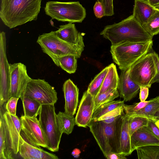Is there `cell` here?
I'll use <instances>...</instances> for the list:
<instances>
[{"label":"cell","instance_id":"cell-3","mask_svg":"<svg viewBox=\"0 0 159 159\" xmlns=\"http://www.w3.org/2000/svg\"><path fill=\"white\" fill-rule=\"evenodd\" d=\"M124 114L111 123L92 119L88 126L105 157L110 152L120 153V136Z\"/></svg>","mask_w":159,"mask_h":159},{"label":"cell","instance_id":"cell-18","mask_svg":"<svg viewBox=\"0 0 159 159\" xmlns=\"http://www.w3.org/2000/svg\"><path fill=\"white\" fill-rule=\"evenodd\" d=\"M130 142L132 152L138 148L143 146H159V139L147 126L135 131L130 136Z\"/></svg>","mask_w":159,"mask_h":159},{"label":"cell","instance_id":"cell-17","mask_svg":"<svg viewBox=\"0 0 159 159\" xmlns=\"http://www.w3.org/2000/svg\"><path fill=\"white\" fill-rule=\"evenodd\" d=\"M65 100V112L71 116L75 114L79 101V89L70 79L66 80L63 86Z\"/></svg>","mask_w":159,"mask_h":159},{"label":"cell","instance_id":"cell-47","mask_svg":"<svg viewBox=\"0 0 159 159\" xmlns=\"http://www.w3.org/2000/svg\"><path fill=\"white\" fill-rule=\"evenodd\" d=\"M155 123V124H156V125H157V126L159 128V121H157Z\"/></svg>","mask_w":159,"mask_h":159},{"label":"cell","instance_id":"cell-46","mask_svg":"<svg viewBox=\"0 0 159 159\" xmlns=\"http://www.w3.org/2000/svg\"><path fill=\"white\" fill-rule=\"evenodd\" d=\"M154 7L157 10H159V4Z\"/></svg>","mask_w":159,"mask_h":159},{"label":"cell","instance_id":"cell-31","mask_svg":"<svg viewBox=\"0 0 159 159\" xmlns=\"http://www.w3.org/2000/svg\"><path fill=\"white\" fill-rule=\"evenodd\" d=\"M142 26L145 31L153 37L159 34V10H157L148 22Z\"/></svg>","mask_w":159,"mask_h":159},{"label":"cell","instance_id":"cell-25","mask_svg":"<svg viewBox=\"0 0 159 159\" xmlns=\"http://www.w3.org/2000/svg\"><path fill=\"white\" fill-rule=\"evenodd\" d=\"M124 102V100H113L101 105L94 111L92 119L97 120L102 115L114 109L124 107L125 105Z\"/></svg>","mask_w":159,"mask_h":159},{"label":"cell","instance_id":"cell-1","mask_svg":"<svg viewBox=\"0 0 159 159\" xmlns=\"http://www.w3.org/2000/svg\"><path fill=\"white\" fill-rule=\"evenodd\" d=\"M42 0H1L0 17L10 29L35 20Z\"/></svg>","mask_w":159,"mask_h":159},{"label":"cell","instance_id":"cell-22","mask_svg":"<svg viewBox=\"0 0 159 159\" xmlns=\"http://www.w3.org/2000/svg\"><path fill=\"white\" fill-rule=\"evenodd\" d=\"M108 66V71L98 93H104L111 89H117L119 77L116 66L113 63Z\"/></svg>","mask_w":159,"mask_h":159},{"label":"cell","instance_id":"cell-33","mask_svg":"<svg viewBox=\"0 0 159 159\" xmlns=\"http://www.w3.org/2000/svg\"><path fill=\"white\" fill-rule=\"evenodd\" d=\"M131 117L129 125L130 136L137 130L147 126L149 120L147 118L143 117Z\"/></svg>","mask_w":159,"mask_h":159},{"label":"cell","instance_id":"cell-40","mask_svg":"<svg viewBox=\"0 0 159 159\" xmlns=\"http://www.w3.org/2000/svg\"><path fill=\"white\" fill-rule=\"evenodd\" d=\"M149 94V88L147 87H141L140 89L139 99L141 102L145 101Z\"/></svg>","mask_w":159,"mask_h":159},{"label":"cell","instance_id":"cell-21","mask_svg":"<svg viewBox=\"0 0 159 159\" xmlns=\"http://www.w3.org/2000/svg\"><path fill=\"white\" fill-rule=\"evenodd\" d=\"M131 117L125 113L123 115L120 136V154L125 156L130 155L131 150L130 133Z\"/></svg>","mask_w":159,"mask_h":159},{"label":"cell","instance_id":"cell-16","mask_svg":"<svg viewBox=\"0 0 159 159\" xmlns=\"http://www.w3.org/2000/svg\"><path fill=\"white\" fill-rule=\"evenodd\" d=\"M140 87L130 78L129 69L121 70L117 89L119 96L125 101H130L138 93Z\"/></svg>","mask_w":159,"mask_h":159},{"label":"cell","instance_id":"cell-30","mask_svg":"<svg viewBox=\"0 0 159 159\" xmlns=\"http://www.w3.org/2000/svg\"><path fill=\"white\" fill-rule=\"evenodd\" d=\"M119 96V93L117 89H111L104 93H98L94 98V111L101 105L108 102L113 101Z\"/></svg>","mask_w":159,"mask_h":159},{"label":"cell","instance_id":"cell-9","mask_svg":"<svg viewBox=\"0 0 159 159\" xmlns=\"http://www.w3.org/2000/svg\"><path fill=\"white\" fill-rule=\"evenodd\" d=\"M0 115V120L4 129L8 158L12 159L13 155L19 152L21 122L17 116L11 115L7 111Z\"/></svg>","mask_w":159,"mask_h":159},{"label":"cell","instance_id":"cell-19","mask_svg":"<svg viewBox=\"0 0 159 159\" xmlns=\"http://www.w3.org/2000/svg\"><path fill=\"white\" fill-rule=\"evenodd\" d=\"M55 33L57 36L63 41L84 49L83 35L78 31L74 24L69 23L60 25Z\"/></svg>","mask_w":159,"mask_h":159},{"label":"cell","instance_id":"cell-20","mask_svg":"<svg viewBox=\"0 0 159 159\" xmlns=\"http://www.w3.org/2000/svg\"><path fill=\"white\" fill-rule=\"evenodd\" d=\"M146 0H134L133 15L142 26L147 23L157 11Z\"/></svg>","mask_w":159,"mask_h":159},{"label":"cell","instance_id":"cell-12","mask_svg":"<svg viewBox=\"0 0 159 159\" xmlns=\"http://www.w3.org/2000/svg\"><path fill=\"white\" fill-rule=\"evenodd\" d=\"M10 84L9 98H20L26 86L31 80L28 75L26 67L20 63L10 64Z\"/></svg>","mask_w":159,"mask_h":159},{"label":"cell","instance_id":"cell-2","mask_svg":"<svg viewBox=\"0 0 159 159\" xmlns=\"http://www.w3.org/2000/svg\"><path fill=\"white\" fill-rule=\"evenodd\" d=\"M100 34L114 45L126 42H139L152 40L133 15L118 23L106 26Z\"/></svg>","mask_w":159,"mask_h":159},{"label":"cell","instance_id":"cell-5","mask_svg":"<svg viewBox=\"0 0 159 159\" xmlns=\"http://www.w3.org/2000/svg\"><path fill=\"white\" fill-rule=\"evenodd\" d=\"M37 42L40 46L43 52L49 56L58 66L59 57L73 55L79 58L84 50L61 40L57 36L55 31H52L40 35Z\"/></svg>","mask_w":159,"mask_h":159},{"label":"cell","instance_id":"cell-27","mask_svg":"<svg viewBox=\"0 0 159 159\" xmlns=\"http://www.w3.org/2000/svg\"><path fill=\"white\" fill-rule=\"evenodd\" d=\"M159 108V96L151 99L146 106L130 116H141L149 119L155 114Z\"/></svg>","mask_w":159,"mask_h":159},{"label":"cell","instance_id":"cell-39","mask_svg":"<svg viewBox=\"0 0 159 159\" xmlns=\"http://www.w3.org/2000/svg\"><path fill=\"white\" fill-rule=\"evenodd\" d=\"M147 126L159 139V128L156 125L155 122L152 120L149 119Z\"/></svg>","mask_w":159,"mask_h":159},{"label":"cell","instance_id":"cell-37","mask_svg":"<svg viewBox=\"0 0 159 159\" xmlns=\"http://www.w3.org/2000/svg\"><path fill=\"white\" fill-rule=\"evenodd\" d=\"M102 3L104 7L105 16L114 15L113 0H102Z\"/></svg>","mask_w":159,"mask_h":159},{"label":"cell","instance_id":"cell-28","mask_svg":"<svg viewBox=\"0 0 159 159\" xmlns=\"http://www.w3.org/2000/svg\"><path fill=\"white\" fill-rule=\"evenodd\" d=\"M77 59L73 55L60 57L58 59L59 66L69 74L74 73L77 69Z\"/></svg>","mask_w":159,"mask_h":159},{"label":"cell","instance_id":"cell-45","mask_svg":"<svg viewBox=\"0 0 159 159\" xmlns=\"http://www.w3.org/2000/svg\"><path fill=\"white\" fill-rule=\"evenodd\" d=\"M152 6L154 7L159 4V0H147Z\"/></svg>","mask_w":159,"mask_h":159},{"label":"cell","instance_id":"cell-15","mask_svg":"<svg viewBox=\"0 0 159 159\" xmlns=\"http://www.w3.org/2000/svg\"><path fill=\"white\" fill-rule=\"evenodd\" d=\"M94 97L87 91L83 93L75 117L76 125L86 128L90 122L94 111Z\"/></svg>","mask_w":159,"mask_h":159},{"label":"cell","instance_id":"cell-14","mask_svg":"<svg viewBox=\"0 0 159 159\" xmlns=\"http://www.w3.org/2000/svg\"><path fill=\"white\" fill-rule=\"evenodd\" d=\"M20 156L25 159H58L55 154L48 152L40 146L31 142L21 132L20 133L19 147Z\"/></svg>","mask_w":159,"mask_h":159},{"label":"cell","instance_id":"cell-7","mask_svg":"<svg viewBox=\"0 0 159 159\" xmlns=\"http://www.w3.org/2000/svg\"><path fill=\"white\" fill-rule=\"evenodd\" d=\"M54 104L42 105L39 120L48 143L47 149L53 152L59 149L62 133L57 121Z\"/></svg>","mask_w":159,"mask_h":159},{"label":"cell","instance_id":"cell-34","mask_svg":"<svg viewBox=\"0 0 159 159\" xmlns=\"http://www.w3.org/2000/svg\"><path fill=\"white\" fill-rule=\"evenodd\" d=\"M150 101L151 100L148 101L140 102L132 105L125 104L124 107V111L126 115L131 116L146 106Z\"/></svg>","mask_w":159,"mask_h":159},{"label":"cell","instance_id":"cell-32","mask_svg":"<svg viewBox=\"0 0 159 159\" xmlns=\"http://www.w3.org/2000/svg\"><path fill=\"white\" fill-rule=\"evenodd\" d=\"M124 107L117 108L95 120L102 121L106 123H111L118 119L124 112Z\"/></svg>","mask_w":159,"mask_h":159},{"label":"cell","instance_id":"cell-4","mask_svg":"<svg viewBox=\"0 0 159 159\" xmlns=\"http://www.w3.org/2000/svg\"><path fill=\"white\" fill-rule=\"evenodd\" d=\"M152 46V40L139 42H126L111 45L110 51L113 61L119 69L126 70L151 51Z\"/></svg>","mask_w":159,"mask_h":159},{"label":"cell","instance_id":"cell-23","mask_svg":"<svg viewBox=\"0 0 159 159\" xmlns=\"http://www.w3.org/2000/svg\"><path fill=\"white\" fill-rule=\"evenodd\" d=\"M58 125L62 133L69 135L72 132L76 125L75 118L65 112L59 111L57 115Z\"/></svg>","mask_w":159,"mask_h":159},{"label":"cell","instance_id":"cell-26","mask_svg":"<svg viewBox=\"0 0 159 159\" xmlns=\"http://www.w3.org/2000/svg\"><path fill=\"white\" fill-rule=\"evenodd\" d=\"M108 69L107 66L96 75L89 85L87 91L94 98L99 92Z\"/></svg>","mask_w":159,"mask_h":159},{"label":"cell","instance_id":"cell-36","mask_svg":"<svg viewBox=\"0 0 159 159\" xmlns=\"http://www.w3.org/2000/svg\"><path fill=\"white\" fill-rule=\"evenodd\" d=\"M19 98L16 97H11L6 102L5 109L11 115H16V106Z\"/></svg>","mask_w":159,"mask_h":159},{"label":"cell","instance_id":"cell-41","mask_svg":"<svg viewBox=\"0 0 159 159\" xmlns=\"http://www.w3.org/2000/svg\"><path fill=\"white\" fill-rule=\"evenodd\" d=\"M108 159H126V156L119 153L111 152L105 157Z\"/></svg>","mask_w":159,"mask_h":159},{"label":"cell","instance_id":"cell-8","mask_svg":"<svg viewBox=\"0 0 159 159\" xmlns=\"http://www.w3.org/2000/svg\"><path fill=\"white\" fill-rule=\"evenodd\" d=\"M156 53L152 50L129 68L130 78L140 87L149 88L153 83L157 72Z\"/></svg>","mask_w":159,"mask_h":159},{"label":"cell","instance_id":"cell-43","mask_svg":"<svg viewBox=\"0 0 159 159\" xmlns=\"http://www.w3.org/2000/svg\"><path fill=\"white\" fill-rule=\"evenodd\" d=\"M81 152L80 150L78 148H75L71 152V155L75 158H78L80 155Z\"/></svg>","mask_w":159,"mask_h":159},{"label":"cell","instance_id":"cell-29","mask_svg":"<svg viewBox=\"0 0 159 159\" xmlns=\"http://www.w3.org/2000/svg\"><path fill=\"white\" fill-rule=\"evenodd\" d=\"M136 150L139 159H159V146H143Z\"/></svg>","mask_w":159,"mask_h":159},{"label":"cell","instance_id":"cell-44","mask_svg":"<svg viewBox=\"0 0 159 159\" xmlns=\"http://www.w3.org/2000/svg\"><path fill=\"white\" fill-rule=\"evenodd\" d=\"M149 119L152 120L155 122L157 121H159V108L155 114Z\"/></svg>","mask_w":159,"mask_h":159},{"label":"cell","instance_id":"cell-6","mask_svg":"<svg viewBox=\"0 0 159 159\" xmlns=\"http://www.w3.org/2000/svg\"><path fill=\"white\" fill-rule=\"evenodd\" d=\"M44 11L52 19L71 23H81L86 15L85 9L78 1H49L46 3Z\"/></svg>","mask_w":159,"mask_h":159},{"label":"cell","instance_id":"cell-38","mask_svg":"<svg viewBox=\"0 0 159 159\" xmlns=\"http://www.w3.org/2000/svg\"><path fill=\"white\" fill-rule=\"evenodd\" d=\"M93 11L97 18H101L105 16L104 7L101 2L97 1L96 2L93 7Z\"/></svg>","mask_w":159,"mask_h":159},{"label":"cell","instance_id":"cell-11","mask_svg":"<svg viewBox=\"0 0 159 159\" xmlns=\"http://www.w3.org/2000/svg\"><path fill=\"white\" fill-rule=\"evenodd\" d=\"M10 64L6 55V38L3 31L0 34V105L3 106L9 99Z\"/></svg>","mask_w":159,"mask_h":159},{"label":"cell","instance_id":"cell-10","mask_svg":"<svg viewBox=\"0 0 159 159\" xmlns=\"http://www.w3.org/2000/svg\"><path fill=\"white\" fill-rule=\"evenodd\" d=\"M24 97H30L41 105L55 104L58 99L54 88L44 79H31L20 98Z\"/></svg>","mask_w":159,"mask_h":159},{"label":"cell","instance_id":"cell-35","mask_svg":"<svg viewBox=\"0 0 159 159\" xmlns=\"http://www.w3.org/2000/svg\"><path fill=\"white\" fill-rule=\"evenodd\" d=\"M0 159H8L7 150L4 128L0 121Z\"/></svg>","mask_w":159,"mask_h":159},{"label":"cell","instance_id":"cell-24","mask_svg":"<svg viewBox=\"0 0 159 159\" xmlns=\"http://www.w3.org/2000/svg\"><path fill=\"white\" fill-rule=\"evenodd\" d=\"M20 99L23 104L24 115L30 118L37 117L39 114L42 105L29 97H24Z\"/></svg>","mask_w":159,"mask_h":159},{"label":"cell","instance_id":"cell-42","mask_svg":"<svg viewBox=\"0 0 159 159\" xmlns=\"http://www.w3.org/2000/svg\"><path fill=\"white\" fill-rule=\"evenodd\" d=\"M156 57L157 67V72L154 79L153 82V83H159V57L157 53L156 54Z\"/></svg>","mask_w":159,"mask_h":159},{"label":"cell","instance_id":"cell-13","mask_svg":"<svg viewBox=\"0 0 159 159\" xmlns=\"http://www.w3.org/2000/svg\"><path fill=\"white\" fill-rule=\"evenodd\" d=\"M22 133L31 142L47 148L48 143L37 117L30 118L21 116L20 118Z\"/></svg>","mask_w":159,"mask_h":159}]
</instances>
